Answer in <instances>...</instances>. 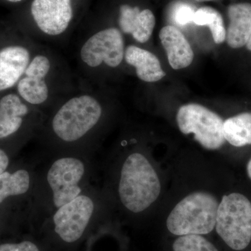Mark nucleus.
<instances>
[{
    "label": "nucleus",
    "instance_id": "nucleus-2",
    "mask_svg": "<svg viewBox=\"0 0 251 251\" xmlns=\"http://www.w3.org/2000/svg\"><path fill=\"white\" fill-rule=\"evenodd\" d=\"M219 204L211 193L194 191L175 206L167 219V227L177 236L210 233L215 228Z\"/></svg>",
    "mask_w": 251,
    "mask_h": 251
},
{
    "label": "nucleus",
    "instance_id": "nucleus-8",
    "mask_svg": "<svg viewBox=\"0 0 251 251\" xmlns=\"http://www.w3.org/2000/svg\"><path fill=\"white\" fill-rule=\"evenodd\" d=\"M125 42L117 28H108L93 34L80 50V57L86 65L98 67L105 63L112 68L118 67L125 57Z\"/></svg>",
    "mask_w": 251,
    "mask_h": 251
},
{
    "label": "nucleus",
    "instance_id": "nucleus-16",
    "mask_svg": "<svg viewBox=\"0 0 251 251\" xmlns=\"http://www.w3.org/2000/svg\"><path fill=\"white\" fill-rule=\"evenodd\" d=\"M28 108L16 94H9L0 100V139L16 133L23 125Z\"/></svg>",
    "mask_w": 251,
    "mask_h": 251
},
{
    "label": "nucleus",
    "instance_id": "nucleus-23",
    "mask_svg": "<svg viewBox=\"0 0 251 251\" xmlns=\"http://www.w3.org/2000/svg\"><path fill=\"white\" fill-rule=\"evenodd\" d=\"M9 159L4 150H0V175L6 171L9 166Z\"/></svg>",
    "mask_w": 251,
    "mask_h": 251
},
{
    "label": "nucleus",
    "instance_id": "nucleus-6",
    "mask_svg": "<svg viewBox=\"0 0 251 251\" xmlns=\"http://www.w3.org/2000/svg\"><path fill=\"white\" fill-rule=\"evenodd\" d=\"M85 173V163L76 157H61L51 164L48 171L47 181L56 209L82 194L81 185Z\"/></svg>",
    "mask_w": 251,
    "mask_h": 251
},
{
    "label": "nucleus",
    "instance_id": "nucleus-22",
    "mask_svg": "<svg viewBox=\"0 0 251 251\" xmlns=\"http://www.w3.org/2000/svg\"><path fill=\"white\" fill-rule=\"evenodd\" d=\"M0 251H40L37 246L29 241L18 244H4L0 245Z\"/></svg>",
    "mask_w": 251,
    "mask_h": 251
},
{
    "label": "nucleus",
    "instance_id": "nucleus-9",
    "mask_svg": "<svg viewBox=\"0 0 251 251\" xmlns=\"http://www.w3.org/2000/svg\"><path fill=\"white\" fill-rule=\"evenodd\" d=\"M31 13L39 29L53 36L67 30L74 14L72 0H34Z\"/></svg>",
    "mask_w": 251,
    "mask_h": 251
},
{
    "label": "nucleus",
    "instance_id": "nucleus-15",
    "mask_svg": "<svg viewBox=\"0 0 251 251\" xmlns=\"http://www.w3.org/2000/svg\"><path fill=\"white\" fill-rule=\"evenodd\" d=\"M126 62L135 67L137 76L147 82L161 80L166 75L156 56L138 46H129L125 52Z\"/></svg>",
    "mask_w": 251,
    "mask_h": 251
},
{
    "label": "nucleus",
    "instance_id": "nucleus-3",
    "mask_svg": "<svg viewBox=\"0 0 251 251\" xmlns=\"http://www.w3.org/2000/svg\"><path fill=\"white\" fill-rule=\"evenodd\" d=\"M102 113L101 105L95 97L88 94L73 97L54 114L52 131L62 142L75 143L95 128Z\"/></svg>",
    "mask_w": 251,
    "mask_h": 251
},
{
    "label": "nucleus",
    "instance_id": "nucleus-10",
    "mask_svg": "<svg viewBox=\"0 0 251 251\" xmlns=\"http://www.w3.org/2000/svg\"><path fill=\"white\" fill-rule=\"evenodd\" d=\"M50 67V61L44 54H38L31 59L18 82V92L21 98L31 105L45 103L49 97L46 77Z\"/></svg>",
    "mask_w": 251,
    "mask_h": 251
},
{
    "label": "nucleus",
    "instance_id": "nucleus-11",
    "mask_svg": "<svg viewBox=\"0 0 251 251\" xmlns=\"http://www.w3.org/2000/svg\"><path fill=\"white\" fill-rule=\"evenodd\" d=\"M30 62V53L21 46H9L0 50V92L19 82Z\"/></svg>",
    "mask_w": 251,
    "mask_h": 251
},
{
    "label": "nucleus",
    "instance_id": "nucleus-12",
    "mask_svg": "<svg viewBox=\"0 0 251 251\" xmlns=\"http://www.w3.org/2000/svg\"><path fill=\"white\" fill-rule=\"evenodd\" d=\"M156 19L150 9L140 11L138 6H120L119 25L125 34H130L138 42L146 43L152 34Z\"/></svg>",
    "mask_w": 251,
    "mask_h": 251
},
{
    "label": "nucleus",
    "instance_id": "nucleus-13",
    "mask_svg": "<svg viewBox=\"0 0 251 251\" xmlns=\"http://www.w3.org/2000/svg\"><path fill=\"white\" fill-rule=\"evenodd\" d=\"M159 38L173 69L179 70L191 65L194 53L187 39L177 28L172 25L162 28Z\"/></svg>",
    "mask_w": 251,
    "mask_h": 251
},
{
    "label": "nucleus",
    "instance_id": "nucleus-5",
    "mask_svg": "<svg viewBox=\"0 0 251 251\" xmlns=\"http://www.w3.org/2000/svg\"><path fill=\"white\" fill-rule=\"evenodd\" d=\"M176 119L180 131L185 135L193 133L195 140L206 150H219L226 143L224 120L202 105H182L178 110Z\"/></svg>",
    "mask_w": 251,
    "mask_h": 251
},
{
    "label": "nucleus",
    "instance_id": "nucleus-27",
    "mask_svg": "<svg viewBox=\"0 0 251 251\" xmlns=\"http://www.w3.org/2000/svg\"><path fill=\"white\" fill-rule=\"evenodd\" d=\"M195 1H199V2H202V1H213V0H195Z\"/></svg>",
    "mask_w": 251,
    "mask_h": 251
},
{
    "label": "nucleus",
    "instance_id": "nucleus-25",
    "mask_svg": "<svg viewBox=\"0 0 251 251\" xmlns=\"http://www.w3.org/2000/svg\"><path fill=\"white\" fill-rule=\"evenodd\" d=\"M247 49L251 51V34L250 36V38H249V41H248V43L247 44Z\"/></svg>",
    "mask_w": 251,
    "mask_h": 251
},
{
    "label": "nucleus",
    "instance_id": "nucleus-21",
    "mask_svg": "<svg viewBox=\"0 0 251 251\" xmlns=\"http://www.w3.org/2000/svg\"><path fill=\"white\" fill-rule=\"evenodd\" d=\"M195 13L196 11L189 4L179 3L175 6L173 12V19L176 24L185 25L188 23L193 22Z\"/></svg>",
    "mask_w": 251,
    "mask_h": 251
},
{
    "label": "nucleus",
    "instance_id": "nucleus-14",
    "mask_svg": "<svg viewBox=\"0 0 251 251\" xmlns=\"http://www.w3.org/2000/svg\"><path fill=\"white\" fill-rule=\"evenodd\" d=\"M229 20L226 30V41L232 49L247 45L251 34V4L248 2L231 4L227 9Z\"/></svg>",
    "mask_w": 251,
    "mask_h": 251
},
{
    "label": "nucleus",
    "instance_id": "nucleus-4",
    "mask_svg": "<svg viewBox=\"0 0 251 251\" xmlns=\"http://www.w3.org/2000/svg\"><path fill=\"white\" fill-rule=\"evenodd\" d=\"M215 229L231 249L240 251L251 242V202L239 193L223 196L218 208Z\"/></svg>",
    "mask_w": 251,
    "mask_h": 251
},
{
    "label": "nucleus",
    "instance_id": "nucleus-7",
    "mask_svg": "<svg viewBox=\"0 0 251 251\" xmlns=\"http://www.w3.org/2000/svg\"><path fill=\"white\" fill-rule=\"evenodd\" d=\"M95 212V202L90 196L81 194L56 210L54 232L64 242L73 243L83 235Z\"/></svg>",
    "mask_w": 251,
    "mask_h": 251
},
{
    "label": "nucleus",
    "instance_id": "nucleus-20",
    "mask_svg": "<svg viewBox=\"0 0 251 251\" xmlns=\"http://www.w3.org/2000/svg\"><path fill=\"white\" fill-rule=\"evenodd\" d=\"M173 248L174 251H219L214 244L200 234L179 236Z\"/></svg>",
    "mask_w": 251,
    "mask_h": 251
},
{
    "label": "nucleus",
    "instance_id": "nucleus-1",
    "mask_svg": "<svg viewBox=\"0 0 251 251\" xmlns=\"http://www.w3.org/2000/svg\"><path fill=\"white\" fill-rule=\"evenodd\" d=\"M117 191L122 205L134 214L146 210L159 197V177L143 153L133 152L126 158L120 171Z\"/></svg>",
    "mask_w": 251,
    "mask_h": 251
},
{
    "label": "nucleus",
    "instance_id": "nucleus-17",
    "mask_svg": "<svg viewBox=\"0 0 251 251\" xmlns=\"http://www.w3.org/2000/svg\"><path fill=\"white\" fill-rule=\"evenodd\" d=\"M225 139L236 148L251 145V112H242L224 123Z\"/></svg>",
    "mask_w": 251,
    "mask_h": 251
},
{
    "label": "nucleus",
    "instance_id": "nucleus-19",
    "mask_svg": "<svg viewBox=\"0 0 251 251\" xmlns=\"http://www.w3.org/2000/svg\"><path fill=\"white\" fill-rule=\"evenodd\" d=\"M193 23L197 25H207L216 44L226 40V29L224 19L219 11L210 6H204L196 11Z\"/></svg>",
    "mask_w": 251,
    "mask_h": 251
},
{
    "label": "nucleus",
    "instance_id": "nucleus-18",
    "mask_svg": "<svg viewBox=\"0 0 251 251\" xmlns=\"http://www.w3.org/2000/svg\"><path fill=\"white\" fill-rule=\"evenodd\" d=\"M30 183V175L25 170H18L13 173L5 171L0 175V204L11 196L27 193Z\"/></svg>",
    "mask_w": 251,
    "mask_h": 251
},
{
    "label": "nucleus",
    "instance_id": "nucleus-26",
    "mask_svg": "<svg viewBox=\"0 0 251 251\" xmlns=\"http://www.w3.org/2000/svg\"><path fill=\"white\" fill-rule=\"evenodd\" d=\"M6 1H10V2H19V1H23V0H6Z\"/></svg>",
    "mask_w": 251,
    "mask_h": 251
},
{
    "label": "nucleus",
    "instance_id": "nucleus-24",
    "mask_svg": "<svg viewBox=\"0 0 251 251\" xmlns=\"http://www.w3.org/2000/svg\"><path fill=\"white\" fill-rule=\"evenodd\" d=\"M247 172L249 179L251 180V158L250 160H249V163H248L247 166Z\"/></svg>",
    "mask_w": 251,
    "mask_h": 251
}]
</instances>
